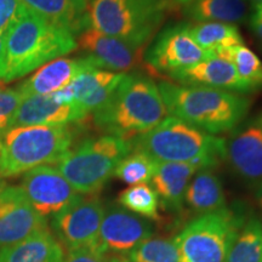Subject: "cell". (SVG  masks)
<instances>
[{
    "mask_svg": "<svg viewBox=\"0 0 262 262\" xmlns=\"http://www.w3.org/2000/svg\"><path fill=\"white\" fill-rule=\"evenodd\" d=\"M227 262H262V222L258 219H249L239 229Z\"/></svg>",
    "mask_w": 262,
    "mask_h": 262,
    "instance_id": "cell-25",
    "label": "cell"
},
{
    "mask_svg": "<svg viewBox=\"0 0 262 262\" xmlns=\"http://www.w3.org/2000/svg\"><path fill=\"white\" fill-rule=\"evenodd\" d=\"M172 2H175L176 4L180 5V6H183V5L188 4V3L192 2V0H172Z\"/></svg>",
    "mask_w": 262,
    "mask_h": 262,
    "instance_id": "cell-40",
    "label": "cell"
},
{
    "mask_svg": "<svg viewBox=\"0 0 262 262\" xmlns=\"http://www.w3.org/2000/svg\"><path fill=\"white\" fill-rule=\"evenodd\" d=\"M6 186V183H5V181H4V179L2 178V176H0V191H2L3 188H4Z\"/></svg>",
    "mask_w": 262,
    "mask_h": 262,
    "instance_id": "cell-41",
    "label": "cell"
},
{
    "mask_svg": "<svg viewBox=\"0 0 262 262\" xmlns=\"http://www.w3.org/2000/svg\"><path fill=\"white\" fill-rule=\"evenodd\" d=\"M225 159L248 185L257 187L262 182V124L257 117L226 140Z\"/></svg>",
    "mask_w": 262,
    "mask_h": 262,
    "instance_id": "cell-14",
    "label": "cell"
},
{
    "mask_svg": "<svg viewBox=\"0 0 262 262\" xmlns=\"http://www.w3.org/2000/svg\"><path fill=\"white\" fill-rule=\"evenodd\" d=\"M74 130L68 124L11 129L0 137V176L11 178L57 163L71 148Z\"/></svg>",
    "mask_w": 262,
    "mask_h": 262,
    "instance_id": "cell-6",
    "label": "cell"
},
{
    "mask_svg": "<svg viewBox=\"0 0 262 262\" xmlns=\"http://www.w3.org/2000/svg\"><path fill=\"white\" fill-rule=\"evenodd\" d=\"M119 204L126 210L141 216V217L159 220V198L155 188L147 183L131 186L124 189L118 196Z\"/></svg>",
    "mask_w": 262,
    "mask_h": 262,
    "instance_id": "cell-26",
    "label": "cell"
},
{
    "mask_svg": "<svg viewBox=\"0 0 262 262\" xmlns=\"http://www.w3.org/2000/svg\"><path fill=\"white\" fill-rule=\"evenodd\" d=\"M91 70H100V67L88 55L77 58H56L41 66L16 89L24 98L34 95L54 94L71 84L79 74Z\"/></svg>",
    "mask_w": 262,
    "mask_h": 262,
    "instance_id": "cell-16",
    "label": "cell"
},
{
    "mask_svg": "<svg viewBox=\"0 0 262 262\" xmlns=\"http://www.w3.org/2000/svg\"><path fill=\"white\" fill-rule=\"evenodd\" d=\"M250 21L262 25V6H257V8H254V12H253V15H251Z\"/></svg>",
    "mask_w": 262,
    "mask_h": 262,
    "instance_id": "cell-35",
    "label": "cell"
},
{
    "mask_svg": "<svg viewBox=\"0 0 262 262\" xmlns=\"http://www.w3.org/2000/svg\"><path fill=\"white\" fill-rule=\"evenodd\" d=\"M185 203L196 214H210L226 208V196L220 179L211 169H203L189 182Z\"/></svg>",
    "mask_w": 262,
    "mask_h": 262,
    "instance_id": "cell-23",
    "label": "cell"
},
{
    "mask_svg": "<svg viewBox=\"0 0 262 262\" xmlns=\"http://www.w3.org/2000/svg\"><path fill=\"white\" fill-rule=\"evenodd\" d=\"M4 37L6 68L3 83L25 77L78 47L73 33L50 24L28 8Z\"/></svg>",
    "mask_w": 262,
    "mask_h": 262,
    "instance_id": "cell-3",
    "label": "cell"
},
{
    "mask_svg": "<svg viewBox=\"0 0 262 262\" xmlns=\"http://www.w3.org/2000/svg\"><path fill=\"white\" fill-rule=\"evenodd\" d=\"M130 141L133 150L146 153L157 163H189L198 171L212 170L225 159V139L172 116Z\"/></svg>",
    "mask_w": 262,
    "mask_h": 262,
    "instance_id": "cell-4",
    "label": "cell"
},
{
    "mask_svg": "<svg viewBox=\"0 0 262 262\" xmlns=\"http://www.w3.org/2000/svg\"><path fill=\"white\" fill-rule=\"evenodd\" d=\"M26 9L21 0H0V34H5L24 15Z\"/></svg>",
    "mask_w": 262,
    "mask_h": 262,
    "instance_id": "cell-32",
    "label": "cell"
},
{
    "mask_svg": "<svg viewBox=\"0 0 262 262\" xmlns=\"http://www.w3.org/2000/svg\"><path fill=\"white\" fill-rule=\"evenodd\" d=\"M189 33L203 50L212 55L220 54L227 49L244 45L237 26L220 22H198L189 24Z\"/></svg>",
    "mask_w": 262,
    "mask_h": 262,
    "instance_id": "cell-24",
    "label": "cell"
},
{
    "mask_svg": "<svg viewBox=\"0 0 262 262\" xmlns=\"http://www.w3.org/2000/svg\"><path fill=\"white\" fill-rule=\"evenodd\" d=\"M111 256L112 255L103 253L97 245H95L68 250L64 262H111Z\"/></svg>",
    "mask_w": 262,
    "mask_h": 262,
    "instance_id": "cell-33",
    "label": "cell"
},
{
    "mask_svg": "<svg viewBox=\"0 0 262 262\" xmlns=\"http://www.w3.org/2000/svg\"><path fill=\"white\" fill-rule=\"evenodd\" d=\"M196 171L189 163H157L150 181L165 210H181L188 185Z\"/></svg>",
    "mask_w": 262,
    "mask_h": 262,
    "instance_id": "cell-19",
    "label": "cell"
},
{
    "mask_svg": "<svg viewBox=\"0 0 262 262\" xmlns=\"http://www.w3.org/2000/svg\"><path fill=\"white\" fill-rule=\"evenodd\" d=\"M24 97L16 88H0V137L9 130L10 122Z\"/></svg>",
    "mask_w": 262,
    "mask_h": 262,
    "instance_id": "cell-31",
    "label": "cell"
},
{
    "mask_svg": "<svg viewBox=\"0 0 262 262\" xmlns=\"http://www.w3.org/2000/svg\"><path fill=\"white\" fill-rule=\"evenodd\" d=\"M157 162L140 150H133L117 165L113 175L130 186L147 183L153 178Z\"/></svg>",
    "mask_w": 262,
    "mask_h": 262,
    "instance_id": "cell-27",
    "label": "cell"
},
{
    "mask_svg": "<svg viewBox=\"0 0 262 262\" xmlns=\"http://www.w3.org/2000/svg\"><path fill=\"white\" fill-rule=\"evenodd\" d=\"M250 27L253 29L255 34H256L257 38H260L262 40V25L261 24H256V22H251L250 21Z\"/></svg>",
    "mask_w": 262,
    "mask_h": 262,
    "instance_id": "cell-36",
    "label": "cell"
},
{
    "mask_svg": "<svg viewBox=\"0 0 262 262\" xmlns=\"http://www.w3.org/2000/svg\"><path fill=\"white\" fill-rule=\"evenodd\" d=\"M231 62L234 64L241 80L248 88L249 93L260 90L262 88V62L245 45L232 49Z\"/></svg>",
    "mask_w": 262,
    "mask_h": 262,
    "instance_id": "cell-28",
    "label": "cell"
},
{
    "mask_svg": "<svg viewBox=\"0 0 262 262\" xmlns=\"http://www.w3.org/2000/svg\"><path fill=\"white\" fill-rule=\"evenodd\" d=\"M253 8H257V6H262V0H248Z\"/></svg>",
    "mask_w": 262,
    "mask_h": 262,
    "instance_id": "cell-39",
    "label": "cell"
},
{
    "mask_svg": "<svg viewBox=\"0 0 262 262\" xmlns=\"http://www.w3.org/2000/svg\"><path fill=\"white\" fill-rule=\"evenodd\" d=\"M131 152V141L104 135L83 141L56 164L58 171L75 191L83 195H95L113 176L118 164Z\"/></svg>",
    "mask_w": 262,
    "mask_h": 262,
    "instance_id": "cell-7",
    "label": "cell"
},
{
    "mask_svg": "<svg viewBox=\"0 0 262 262\" xmlns=\"http://www.w3.org/2000/svg\"><path fill=\"white\" fill-rule=\"evenodd\" d=\"M169 78L186 86L212 88L242 95L249 94L248 88L239 78L234 64L214 55L192 67L170 74Z\"/></svg>",
    "mask_w": 262,
    "mask_h": 262,
    "instance_id": "cell-18",
    "label": "cell"
},
{
    "mask_svg": "<svg viewBox=\"0 0 262 262\" xmlns=\"http://www.w3.org/2000/svg\"><path fill=\"white\" fill-rule=\"evenodd\" d=\"M158 89L169 114L211 135L237 127L251 106L244 95L212 88L160 81Z\"/></svg>",
    "mask_w": 262,
    "mask_h": 262,
    "instance_id": "cell-2",
    "label": "cell"
},
{
    "mask_svg": "<svg viewBox=\"0 0 262 262\" xmlns=\"http://www.w3.org/2000/svg\"><path fill=\"white\" fill-rule=\"evenodd\" d=\"M178 6L172 0H93L88 18L91 28L145 48Z\"/></svg>",
    "mask_w": 262,
    "mask_h": 262,
    "instance_id": "cell-5",
    "label": "cell"
},
{
    "mask_svg": "<svg viewBox=\"0 0 262 262\" xmlns=\"http://www.w3.org/2000/svg\"><path fill=\"white\" fill-rule=\"evenodd\" d=\"M257 118H258V120H260V122H261V124H262V112H261L260 114H258V116H257Z\"/></svg>",
    "mask_w": 262,
    "mask_h": 262,
    "instance_id": "cell-42",
    "label": "cell"
},
{
    "mask_svg": "<svg viewBox=\"0 0 262 262\" xmlns=\"http://www.w3.org/2000/svg\"><path fill=\"white\" fill-rule=\"evenodd\" d=\"M26 8L50 24L73 33L89 28V0H21Z\"/></svg>",
    "mask_w": 262,
    "mask_h": 262,
    "instance_id": "cell-20",
    "label": "cell"
},
{
    "mask_svg": "<svg viewBox=\"0 0 262 262\" xmlns=\"http://www.w3.org/2000/svg\"><path fill=\"white\" fill-rule=\"evenodd\" d=\"M48 228L47 219L33 208L21 187L5 186L0 191V249Z\"/></svg>",
    "mask_w": 262,
    "mask_h": 262,
    "instance_id": "cell-13",
    "label": "cell"
},
{
    "mask_svg": "<svg viewBox=\"0 0 262 262\" xmlns=\"http://www.w3.org/2000/svg\"><path fill=\"white\" fill-rule=\"evenodd\" d=\"M244 224L243 216L226 208L198 216L173 238L180 262H227Z\"/></svg>",
    "mask_w": 262,
    "mask_h": 262,
    "instance_id": "cell-8",
    "label": "cell"
},
{
    "mask_svg": "<svg viewBox=\"0 0 262 262\" xmlns=\"http://www.w3.org/2000/svg\"><path fill=\"white\" fill-rule=\"evenodd\" d=\"M118 75L119 73L103 70H91L79 74L71 84H68V88L73 95V104L79 103L95 91L112 83Z\"/></svg>",
    "mask_w": 262,
    "mask_h": 262,
    "instance_id": "cell-30",
    "label": "cell"
},
{
    "mask_svg": "<svg viewBox=\"0 0 262 262\" xmlns=\"http://www.w3.org/2000/svg\"><path fill=\"white\" fill-rule=\"evenodd\" d=\"M256 201L258 203V205H260L261 209H262V182L257 186V189H256Z\"/></svg>",
    "mask_w": 262,
    "mask_h": 262,
    "instance_id": "cell-37",
    "label": "cell"
},
{
    "mask_svg": "<svg viewBox=\"0 0 262 262\" xmlns=\"http://www.w3.org/2000/svg\"><path fill=\"white\" fill-rule=\"evenodd\" d=\"M153 235V226L145 217L120 206L104 209L97 247L112 256H125Z\"/></svg>",
    "mask_w": 262,
    "mask_h": 262,
    "instance_id": "cell-12",
    "label": "cell"
},
{
    "mask_svg": "<svg viewBox=\"0 0 262 262\" xmlns=\"http://www.w3.org/2000/svg\"><path fill=\"white\" fill-rule=\"evenodd\" d=\"M130 262H180L178 248L172 239H147L127 254Z\"/></svg>",
    "mask_w": 262,
    "mask_h": 262,
    "instance_id": "cell-29",
    "label": "cell"
},
{
    "mask_svg": "<svg viewBox=\"0 0 262 262\" xmlns=\"http://www.w3.org/2000/svg\"><path fill=\"white\" fill-rule=\"evenodd\" d=\"M6 60H5V37L4 34H0V80L5 74Z\"/></svg>",
    "mask_w": 262,
    "mask_h": 262,
    "instance_id": "cell-34",
    "label": "cell"
},
{
    "mask_svg": "<svg viewBox=\"0 0 262 262\" xmlns=\"http://www.w3.org/2000/svg\"><path fill=\"white\" fill-rule=\"evenodd\" d=\"M77 45L93 57L100 70L127 73L140 67L143 60V49L123 39L103 34L94 28L79 33Z\"/></svg>",
    "mask_w": 262,
    "mask_h": 262,
    "instance_id": "cell-15",
    "label": "cell"
},
{
    "mask_svg": "<svg viewBox=\"0 0 262 262\" xmlns=\"http://www.w3.org/2000/svg\"><path fill=\"white\" fill-rule=\"evenodd\" d=\"M111 262H130L126 256H111Z\"/></svg>",
    "mask_w": 262,
    "mask_h": 262,
    "instance_id": "cell-38",
    "label": "cell"
},
{
    "mask_svg": "<svg viewBox=\"0 0 262 262\" xmlns=\"http://www.w3.org/2000/svg\"><path fill=\"white\" fill-rule=\"evenodd\" d=\"M104 206L98 196L80 195L52 219V228L68 250L97 245Z\"/></svg>",
    "mask_w": 262,
    "mask_h": 262,
    "instance_id": "cell-10",
    "label": "cell"
},
{
    "mask_svg": "<svg viewBox=\"0 0 262 262\" xmlns=\"http://www.w3.org/2000/svg\"><path fill=\"white\" fill-rule=\"evenodd\" d=\"M63 247L50 229L0 249V262H64Z\"/></svg>",
    "mask_w": 262,
    "mask_h": 262,
    "instance_id": "cell-21",
    "label": "cell"
},
{
    "mask_svg": "<svg viewBox=\"0 0 262 262\" xmlns=\"http://www.w3.org/2000/svg\"><path fill=\"white\" fill-rule=\"evenodd\" d=\"M210 56L193 40L189 24H178L166 27L157 35L143 58L153 72L169 77Z\"/></svg>",
    "mask_w": 262,
    "mask_h": 262,
    "instance_id": "cell-9",
    "label": "cell"
},
{
    "mask_svg": "<svg viewBox=\"0 0 262 262\" xmlns=\"http://www.w3.org/2000/svg\"><path fill=\"white\" fill-rule=\"evenodd\" d=\"M168 114L155 81L141 73H126L108 102L94 112V123L108 135L130 141Z\"/></svg>",
    "mask_w": 262,
    "mask_h": 262,
    "instance_id": "cell-1",
    "label": "cell"
},
{
    "mask_svg": "<svg viewBox=\"0 0 262 262\" xmlns=\"http://www.w3.org/2000/svg\"><path fill=\"white\" fill-rule=\"evenodd\" d=\"M85 117L86 116L79 107L75 104L58 103L52 94L34 95L22 100L10 122L9 130L24 126L78 123Z\"/></svg>",
    "mask_w": 262,
    "mask_h": 262,
    "instance_id": "cell-17",
    "label": "cell"
},
{
    "mask_svg": "<svg viewBox=\"0 0 262 262\" xmlns=\"http://www.w3.org/2000/svg\"><path fill=\"white\" fill-rule=\"evenodd\" d=\"M188 18L195 22H220L237 25L248 18V0H192L182 6Z\"/></svg>",
    "mask_w": 262,
    "mask_h": 262,
    "instance_id": "cell-22",
    "label": "cell"
},
{
    "mask_svg": "<svg viewBox=\"0 0 262 262\" xmlns=\"http://www.w3.org/2000/svg\"><path fill=\"white\" fill-rule=\"evenodd\" d=\"M33 208L42 217L56 215L79 198L57 168L40 165L25 173L21 185Z\"/></svg>",
    "mask_w": 262,
    "mask_h": 262,
    "instance_id": "cell-11",
    "label": "cell"
}]
</instances>
